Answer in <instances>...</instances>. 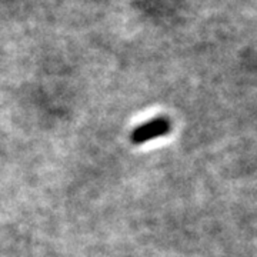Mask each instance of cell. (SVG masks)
I'll use <instances>...</instances> for the list:
<instances>
[{"instance_id":"1","label":"cell","mask_w":257,"mask_h":257,"mask_svg":"<svg viewBox=\"0 0 257 257\" xmlns=\"http://www.w3.org/2000/svg\"><path fill=\"white\" fill-rule=\"evenodd\" d=\"M170 130H172V121L165 116H160L138 126L132 132L130 140L133 145H143L149 140L169 135Z\"/></svg>"}]
</instances>
